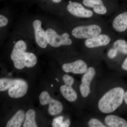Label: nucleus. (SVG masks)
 <instances>
[{"label":"nucleus","instance_id":"obj_15","mask_svg":"<svg viewBox=\"0 0 127 127\" xmlns=\"http://www.w3.org/2000/svg\"><path fill=\"white\" fill-rule=\"evenodd\" d=\"M95 70L92 67L88 68L83 76L81 79L82 83L80 86L90 88V84L95 75Z\"/></svg>","mask_w":127,"mask_h":127},{"label":"nucleus","instance_id":"obj_20","mask_svg":"<svg viewBox=\"0 0 127 127\" xmlns=\"http://www.w3.org/2000/svg\"><path fill=\"white\" fill-rule=\"evenodd\" d=\"M88 124L90 127H105L106 126L100 122L95 119H92L89 121Z\"/></svg>","mask_w":127,"mask_h":127},{"label":"nucleus","instance_id":"obj_7","mask_svg":"<svg viewBox=\"0 0 127 127\" xmlns=\"http://www.w3.org/2000/svg\"><path fill=\"white\" fill-rule=\"evenodd\" d=\"M68 11L73 15L82 18H90L93 16V12L88 10L83 6L77 2H72L67 7Z\"/></svg>","mask_w":127,"mask_h":127},{"label":"nucleus","instance_id":"obj_28","mask_svg":"<svg viewBox=\"0 0 127 127\" xmlns=\"http://www.w3.org/2000/svg\"><path fill=\"white\" fill-rule=\"evenodd\" d=\"M56 79V80H57V81L58 82L59 81V80H58V79L57 78H56V79Z\"/></svg>","mask_w":127,"mask_h":127},{"label":"nucleus","instance_id":"obj_13","mask_svg":"<svg viewBox=\"0 0 127 127\" xmlns=\"http://www.w3.org/2000/svg\"><path fill=\"white\" fill-rule=\"evenodd\" d=\"M25 117L26 114L25 112L22 110H19L8 121L6 124V127H21Z\"/></svg>","mask_w":127,"mask_h":127},{"label":"nucleus","instance_id":"obj_12","mask_svg":"<svg viewBox=\"0 0 127 127\" xmlns=\"http://www.w3.org/2000/svg\"><path fill=\"white\" fill-rule=\"evenodd\" d=\"M104 121L109 127H127V122L125 119L114 115L106 116Z\"/></svg>","mask_w":127,"mask_h":127},{"label":"nucleus","instance_id":"obj_10","mask_svg":"<svg viewBox=\"0 0 127 127\" xmlns=\"http://www.w3.org/2000/svg\"><path fill=\"white\" fill-rule=\"evenodd\" d=\"M110 41L111 39L107 35L99 34L87 39L85 41V45L89 48H93L106 46L110 43Z\"/></svg>","mask_w":127,"mask_h":127},{"label":"nucleus","instance_id":"obj_3","mask_svg":"<svg viewBox=\"0 0 127 127\" xmlns=\"http://www.w3.org/2000/svg\"><path fill=\"white\" fill-rule=\"evenodd\" d=\"M28 88L27 83L22 79H0V91L2 92L8 90V94L11 98L22 97L27 93Z\"/></svg>","mask_w":127,"mask_h":127},{"label":"nucleus","instance_id":"obj_4","mask_svg":"<svg viewBox=\"0 0 127 127\" xmlns=\"http://www.w3.org/2000/svg\"><path fill=\"white\" fill-rule=\"evenodd\" d=\"M101 32V28L99 26L92 25L75 28L72 30V34L77 39H88L99 35Z\"/></svg>","mask_w":127,"mask_h":127},{"label":"nucleus","instance_id":"obj_16","mask_svg":"<svg viewBox=\"0 0 127 127\" xmlns=\"http://www.w3.org/2000/svg\"><path fill=\"white\" fill-rule=\"evenodd\" d=\"M35 112L32 109L28 110L26 114V120L23 127H37L36 123L35 121Z\"/></svg>","mask_w":127,"mask_h":127},{"label":"nucleus","instance_id":"obj_2","mask_svg":"<svg viewBox=\"0 0 127 127\" xmlns=\"http://www.w3.org/2000/svg\"><path fill=\"white\" fill-rule=\"evenodd\" d=\"M124 93V90L122 88H115L109 90L99 100V110L105 114L113 112L122 103Z\"/></svg>","mask_w":127,"mask_h":127},{"label":"nucleus","instance_id":"obj_14","mask_svg":"<svg viewBox=\"0 0 127 127\" xmlns=\"http://www.w3.org/2000/svg\"><path fill=\"white\" fill-rule=\"evenodd\" d=\"M60 91L63 96L69 101H75L77 98V94L71 86L63 85L60 87Z\"/></svg>","mask_w":127,"mask_h":127},{"label":"nucleus","instance_id":"obj_19","mask_svg":"<svg viewBox=\"0 0 127 127\" xmlns=\"http://www.w3.org/2000/svg\"><path fill=\"white\" fill-rule=\"evenodd\" d=\"M83 3L85 6L91 8L103 4L102 0H83Z\"/></svg>","mask_w":127,"mask_h":127},{"label":"nucleus","instance_id":"obj_26","mask_svg":"<svg viewBox=\"0 0 127 127\" xmlns=\"http://www.w3.org/2000/svg\"><path fill=\"white\" fill-rule=\"evenodd\" d=\"M124 99L125 100V103L127 104V91L124 93Z\"/></svg>","mask_w":127,"mask_h":127},{"label":"nucleus","instance_id":"obj_23","mask_svg":"<svg viewBox=\"0 0 127 127\" xmlns=\"http://www.w3.org/2000/svg\"><path fill=\"white\" fill-rule=\"evenodd\" d=\"M117 50L114 48L110 49L108 53V56L110 59H113L117 56Z\"/></svg>","mask_w":127,"mask_h":127},{"label":"nucleus","instance_id":"obj_18","mask_svg":"<svg viewBox=\"0 0 127 127\" xmlns=\"http://www.w3.org/2000/svg\"><path fill=\"white\" fill-rule=\"evenodd\" d=\"M63 117L59 116L53 119L52 123L53 127H68L70 124V122L69 119H67L63 122Z\"/></svg>","mask_w":127,"mask_h":127},{"label":"nucleus","instance_id":"obj_27","mask_svg":"<svg viewBox=\"0 0 127 127\" xmlns=\"http://www.w3.org/2000/svg\"><path fill=\"white\" fill-rule=\"evenodd\" d=\"M52 1L54 2L58 3L61 1L62 0H52Z\"/></svg>","mask_w":127,"mask_h":127},{"label":"nucleus","instance_id":"obj_22","mask_svg":"<svg viewBox=\"0 0 127 127\" xmlns=\"http://www.w3.org/2000/svg\"><path fill=\"white\" fill-rule=\"evenodd\" d=\"M63 79L65 84L72 86L74 83V79L73 78L67 75H64Z\"/></svg>","mask_w":127,"mask_h":127},{"label":"nucleus","instance_id":"obj_5","mask_svg":"<svg viewBox=\"0 0 127 127\" xmlns=\"http://www.w3.org/2000/svg\"><path fill=\"white\" fill-rule=\"evenodd\" d=\"M46 32V39L48 43L54 47H58L61 45H70L72 41L69 39V35L65 33L59 35L56 31L51 29H49Z\"/></svg>","mask_w":127,"mask_h":127},{"label":"nucleus","instance_id":"obj_9","mask_svg":"<svg viewBox=\"0 0 127 127\" xmlns=\"http://www.w3.org/2000/svg\"><path fill=\"white\" fill-rule=\"evenodd\" d=\"M35 39L37 44L42 48H45L47 45L46 32L41 27L40 21L36 20L33 23Z\"/></svg>","mask_w":127,"mask_h":127},{"label":"nucleus","instance_id":"obj_21","mask_svg":"<svg viewBox=\"0 0 127 127\" xmlns=\"http://www.w3.org/2000/svg\"><path fill=\"white\" fill-rule=\"evenodd\" d=\"M93 10L96 14L104 15L106 13L107 10L104 4L98 6L93 8Z\"/></svg>","mask_w":127,"mask_h":127},{"label":"nucleus","instance_id":"obj_8","mask_svg":"<svg viewBox=\"0 0 127 127\" xmlns=\"http://www.w3.org/2000/svg\"><path fill=\"white\" fill-rule=\"evenodd\" d=\"M62 69L66 73L72 72L74 74H83L88 69L87 64L81 60H78L70 63L64 64Z\"/></svg>","mask_w":127,"mask_h":127},{"label":"nucleus","instance_id":"obj_11","mask_svg":"<svg viewBox=\"0 0 127 127\" xmlns=\"http://www.w3.org/2000/svg\"><path fill=\"white\" fill-rule=\"evenodd\" d=\"M113 27L117 32L125 31L127 29V11L119 15L114 18Z\"/></svg>","mask_w":127,"mask_h":127},{"label":"nucleus","instance_id":"obj_30","mask_svg":"<svg viewBox=\"0 0 127 127\" xmlns=\"http://www.w3.org/2000/svg\"><path fill=\"white\" fill-rule=\"evenodd\" d=\"M51 87H53V85L52 84V85H51Z\"/></svg>","mask_w":127,"mask_h":127},{"label":"nucleus","instance_id":"obj_29","mask_svg":"<svg viewBox=\"0 0 127 127\" xmlns=\"http://www.w3.org/2000/svg\"><path fill=\"white\" fill-rule=\"evenodd\" d=\"M72 1H69V4H70V3H71Z\"/></svg>","mask_w":127,"mask_h":127},{"label":"nucleus","instance_id":"obj_1","mask_svg":"<svg viewBox=\"0 0 127 127\" xmlns=\"http://www.w3.org/2000/svg\"><path fill=\"white\" fill-rule=\"evenodd\" d=\"M26 44L23 40L18 41L15 44L10 57L16 68L32 67L36 64V57L32 53L26 52Z\"/></svg>","mask_w":127,"mask_h":127},{"label":"nucleus","instance_id":"obj_17","mask_svg":"<svg viewBox=\"0 0 127 127\" xmlns=\"http://www.w3.org/2000/svg\"><path fill=\"white\" fill-rule=\"evenodd\" d=\"M113 47L118 51L127 55V42L124 40H117L114 43Z\"/></svg>","mask_w":127,"mask_h":127},{"label":"nucleus","instance_id":"obj_24","mask_svg":"<svg viewBox=\"0 0 127 127\" xmlns=\"http://www.w3.org/2000/svg\"><path fill=\"white\" fill-rule=\"evenodd\" d=\"M8 23V20L7 18L2 15H0V27H4Z\"/></svg>","mask_w":127,"mask_h":127},{"label":"nucleus","instance_id":"obj_25","mask_svg":"<svg viewBox=\"0 0 127 127\" xmlns=\"http://www.w3.org/2000/svg\"><path fill=\"white\" fill-rule=\"evenodd\" d=\"M122 67L124 70L127 71V57L122 64Z\"/></svg>","mask_w":127,"mask_h":127},{"label":"nucleus","instance_id":"obj_6","mask_svg":"<svg viewBox=\"0 0 127 127\" xmlns=\"http://www.w3.org/2000/svg\"><path fill=\"white\" fill-rule=\"evenodd\" d=\"M40 104L42 105L49 104L48 112L50 115L54 116L60 113L63 109L61 103L58 100L53 99L47 92L44 91L39 96Z\"/></svg>","mask_w":127,"mask_h":127}]
</instances>
